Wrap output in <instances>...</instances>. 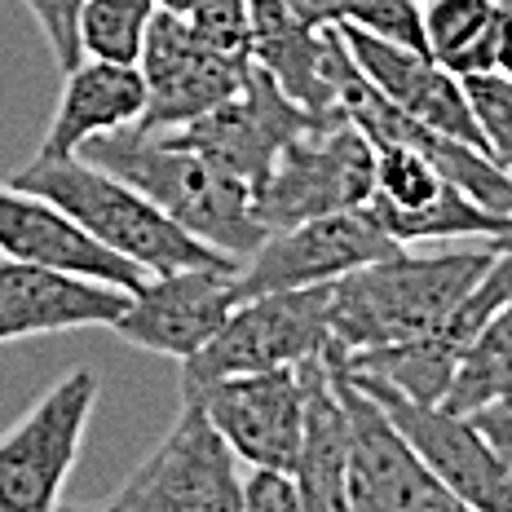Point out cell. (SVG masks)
<instances>
[{
	"label": "cell",
	"instance_id": "1",
	"mask_svg": "<svg viewBox=\"0 0 512 512\" xmlns=\"http://www.w3.org/2000/svg\"><path fill=\"white\" fill-rule=\"evenodd\" d=\"M495 252L499 243L437 256H411L398 248L393 256L340 274L327 283L332 340L345 354H362V349L437 332L446 314L460 305V296L477 283V274L495 261Z\"/></svg>",
	"mask_w": 512,
	"mask_h": 512
},
{
	"label": "cell",
	"instance_id": "2",
	"mask_svg": "<svg viewBox=\"0 0 512 512\" xmlns=\"http://www.w3.org/2000/svg\"><path fill=\"white\" fill-rule=\"evenodd\" d=\"M80 159L124 177L151 204L164 208L177 226H186L217 252L248 256L265 239V226L252 212L248 181L226 173L190 146L168 142L164 133H137V128L102 133L80 146Z\"/></svg>",
	"mask_w": 512,
	"mask_h": 512
},
{
	"label": "cell",
	"instance_id": "3",
	"mask_svg": "<svg viewBox=\"0 0 512 512\" xmlns=\"http://www.w3.org/2000/svg\"><path fill=\"white\" fill-rule=\"evenodd\" d=\"M14 186L36 190V195L53 199L62 212L80 221L84 230L111 252H120L124 261L142 265L146 274H168L186 270V265H217V261H243V256L217 252L212 243L195 239L186 226H177L159 204L142 195L137 186H128L124 177L106 173V168L89 164V159H49L14 173Z\"/></svg>",
	"mask_w": 512,
	"mask_h": 512
},
{
	"label": "cell",
	"instance_id": "4",
	"mask_svg": "<svg viewBox=\"0 0 512 512\" xmlns=\"http://www.w3.org/2000/svg\"><path fill=\"white\" fill-rule=\"evenodd\" d=\"M323 354L349 415V468H345L349 512H455L460 508V499L437 482L433 468L415 455V446L389 420V411L349 376L345 349L336 340H327Z\"/></svg>",
	"mask_w": 512,
	"mask_h": 512
},
{
	"label": "cell",
	"instance_id": "5",
	"mask_svg": "<svg viewBox=\"0 0 512 512\" xmlns=\"http://www.w3.org/2000/svg\"><path fill=\"white\" fill-rule=\"evenodd\" d=\"M376 190V146L358 124H318L292 137L252 190L256 221L270 230L296 226L327 212L367 208Z\"/></svg>",
	"mask_w": 512,
	"mask_h": 512
},
{
	"label": "cell",
	"instance_id": "6",
	"mask_svg": "<svg viewBox=\"0 0 512 512\" xmlns=\"http://www.w3.org/2000/svg\"><path fill=\"white\" fill-rule=\"evenodd\" d=\"M239 455L208 420L204 402L181 389V411L168 437L137 473L106 499L120 512H243Z\"/></svg>",
	"mask_w": 512,
	"mask_h": 512
},
{
	"label": "cell",
	"instance_id": "7",
	"mask_svg": "<svg viewBox=\"0 0 512 512\" xmlns=\"http://www.w3.org/2000/svg\"><path fill=\"white\" fill-rule=\"evenodd\" d=\"M98 398V371L76 367L14 429L0 433V512H49L62 504Z\"/></svg>",
	"mask_w": 512,
	"mask_h": 512
},
{
	"label": "cell",
	"instance_id": "8",
	"mask_svg": "<svg viewBox=\"0 0 512 512\" xmlns=\"http://www.w3.org/2000/svg\"><path fill=\"white\" fill-rule=\"evenodd\" d=\"M332 340L327 327V283L292 287V292H261L234 305V314L221 323V332L181 362V380L204 384L243 371L296 367L305 358H318Z\"/></svg>",
	"mask_w": 512,
	"mask_h": 512
},
{
	"label": "cell",
	"instance_id": "9",
	"mask_svg": "<svg viewBox=\"0 0 512 512\" xmlns=\"http://www.w3.org/2000/svg\"><path fill=\"white\" fill-rule=\"evenodd\" d=\"M402 243L380 226L371 208H345L327 217H309L296 226L270 230L243 256L239 301L261 292H292V287H318L367 261L393 256Z\"/></svg>",
	"mask_w": 512,
	"mask_h": 512
},
{
	"label": "cell",
	"instance_id": "10",
	"mask_svg": "<svg viewBox=\"0 0 512 512\" xmlns=\"http://www.w3.org/2000/svg\"><path fill=\"white\" fill-rule=\"evenodd\" d=\"M239 270L243 261H217L146 274L128 292V305L111 332L146 354H164L177 362L195 358L239 305Z\"/></svg>",
	"mask_w": 512,
	"mask_h": 512
},
{
	"label": "cell",
	"instance_id": "11",
	"mask_svg": "<svg viewBox=\"0 0 512 512\" xmlns=\"http://www.w3.org/2000/svg\"><path fill=\"white\" fill-rule=\"evenodd\" d=\"M349 367V362H345ZM362 389L389 411V420L407 433L424 464L437 473V482L460 499V508L473 512H512V468L499 460V451L482 437L468 415L446 411L442 402H415L407 393H398L393 384L376 376H362L349 367Z\"/></svg>",
	"mask_w": 512,
	"mask_h": 512
},
{
	"label": "cell",
	"instance_id": "12",
	"mask_svg": "<svg viewBox=\"0 0 512 512\" xmlns=\"http://www.w3.org/2000/svg\"><path fill=\"white\" fill-rule=\"evenodd\" d=\"M137 67L146 80V111L133 128L137 133H168V128H181L212 106L230 102L243 89L252 62H234L226 53L208 49L195 36L190 18L177 9H155Z\"/></svg>",
	"mask_w": 512,
	"mask_h": 512
},
{
	"label": "cell",
	"instance_id": "13",
	"mask_svg": "<svg viewBox=\"0 0 512 512\" xmlns=\"http://www.w3.org/2000/svg\"><path fill=\"white\" fill-rule=\"evenodd\" d=\"M309 128H318L314 115L301 102L287 98L270 71L252 62L248 76H243V89L230 102L212 106V111H204L199 120H190L181 128H168L164 137L208 155L212 164H221L226 173L243 177L256 190L283 146L292 137L309 133Z\"/></svg>",
	"mask_w": 512,
	"mask_h": 512
},
{
	"label": "cell",
	"instance_id": "14",
	"mask_svg": "<svg viewBox=\"0 0 512 512\" xmlns=\"http://www.w3.org/2000/svg\"><path fill=\"white\" fill-rule=\"evenodd\" d=\"M181 389L204 402L208 420L234 446L243 464H270L292 468L301 451V424H305V376L296 367L270 371H243V376H221Z\"/></svg>",
	"mask_w": 512,
	"mask_h": 512
},
{
	"label": "cell",
	"instance_id": "15",
	"mask_svg": "<svg viewBox=\"0 0 512 512\" xmlns=\"http://www.w3.org/2000/svg\"><path fill=\"white\" fill-rule=\"evenodd\" d=\"M336 27H340V36H345V49H349V58L358 62V71L376 84L393 106H402L415 120H424V124L442 128V133L460 137L468 146H477V151H486L477 111H473V102H468V89L455 71H446L442 62L424 49L393 45V40H380V36H371V31H358L345 23H336Z\"/></svg>",
	"mask_w": 512,
	"mask_h": 512
},
{
	"label": "cell",
	"instance_id": "16",
	"mask_svg": "<svg viewBox=\"0 0 512 512\" xmlns=\"http://www.w3.org/2000/svg\"><path fill=\"white\" fill-rule=\"evenodd\" d=\"M124 305L128 292L115 283L0 256V345L76 327H115Z\"/></svg>",
	"mask_w": 512,
	"mask_h": 512
},
{
	"label": "cell",
	"instance_id": "17",
	"mask_svg": "<svg viewBox=\"0 0 512 512\" xmlns=\"http://www.w3.org/2000/svg\"><path fill=\"white\" fill-rule=\"evenodd\" d=\"M0 256L102 279L124 287V292H133L146 279L142 265L124 261L120 252L98 243L71 212H62L53 199L36 195V190L14 186V181H0Z\"/></svg>",
	"mask_w": 512,
	"mask_h": 512
},
{
	"label": "cell",
	"instance_id": "18",
	"mask_svg": "<svg viewBox=\"0 0 512 512\" xmlns=\"http://www.w3.org/2000/svg\"><path fill=\"white\" fill-rule=\"evenodd\" d=\"M146 111V80L142 67L128 62H102V58H80L71 71H62V98L58 111L36 146V164L49 159H71L80 155L84 142L102 133H120L133 128Z\"/></svg>",
	"mask_w": 512,
	"mask_h": 512
},
{
	"label": "cell",
	"instance_id": "19",
	"mask_svg": "<svg viewBox=\"0 0 512 512\" xmlns=\"http://www.w3.org/2000/svg\"><path fill=\"white\" fill-rule=\"evenodd\" d=\"M305 376V424L296 451V482H301L305 512H349L345 468H349V415L336 393L327 354L301 362Z\"/></svg>",
	"mask_w": 512,
	"mask_h": 512
},
{
	"label": "cell",
	"instance_id": "20",
	"mask_svg": "<svg viewBox=\"0 0 512 512\" xmlns=\"http://www.w3.org/2000/svg\"><path fill=\"white\" fill-rule=\"evenodd\" d=\"M504 5L499 0H424V45L455 76L499 67Z\"/></svg>",
	"mask_w": 512,
	"mask_h": 512
},
{
	"label": "cell",
	"instance_id": "21",
	"mask_svg": "<svg viewBox=\"0 0 512 512\" xmlns=\"http://www.w3.org/2000/svg\"><path fill=\"white\" fill-rule=\"evenodd\" d=\"M460 354L464 349L451 336L429 332V336L393 340V345L380 349H362V354H345V362L362 376L393 384L415 402H442L455 380V367H460Z\"/></svg>",
	"mask_w": 512,
	"mask_h": 512
},
{
	"label": "cell",
	"instance_id": "22",
	"mask_svg": "<svg viewBox=\"0 0 512 512\" xmlns=\"http://www.w3.org/2000/svg\"><path fill=\"white\" fill-rule=\"evenodd\" d=\"M499 398H512V301L468 340L442 407L455 415H473Z\"/></svg>",
	"mask_w": 512,
	"mask_h": 512
},
{
	"label": "cell",
	"instance_id": "23",
	"mask_svg": "<svg viewBox=\"0 0 512 512\" xmlns=\"http://www.w3.org/2000/svg\"><path fill=\"white\" fill-rule=\"evenodd\" d=\"M155 9H159L155 0H84L80 5V53L84 58L137 67Z\"/></svg>",
	"mask_w": 512,
	"mask_h": 512
},
{
	"label": "cell",
	"instance_id": "24",
	"mask_svg": "<svg viewBox=\"0 0 512 512\" xmlns=\"http://www.w3.org/2000/svg\"><path fill=\"white\" fill-rule=\"evenodd\" d=\"M468 102L482 124L486 151L504 173H512V80L504 71H482V76H460Z\"/></svg>",
	"mask_w": 512,
	"mask_h": 512
},
{
	"label": "cell",
	"instance_id": "25",
	"mask_svg": "<svg viewBox=\"0 0 512 512\" xmlns=\"http://www.w3.org/2000/svg\"><path fill=\"white\" fill-rule=\"evenodd\" d=\"M340 23L429 53V45H424V0H345Z\"/></svg>",
	"mask_w": 512,
	"mask_h": 512
},
{
	"label": "cell",
	"instance_id": "26",
	"mask_svg": "<svg viewBox=\"0 0 512 512\" xmlns=\"http://www.w3.org/2000/svg\"><path fill=\"white\" fill-rule=\"evenodd\" d=\"M186 18L208 49L226 53L234 62H252V5L248 0H199Z\"/></svg>",
	"mask_w": 512,
	"mask_h": 512
},
{
	"label": "cell",
	"instance_id": "27",
	"mask_svg": "<svg viewBox=\"0 0 512 512\" xmlns=\"http://www.w3.org/2000/svg\"><path fill=\"white\" fill-rule=\"evenodd\" d=\"M23 5L31 9L36 27L45 31L53 62H58L62 71H71L84 58L80 53V5L84 0H23Z\"/></svg>",
	"mask_w": 512,
	"mask_h": 512
},
{
	"label": "cell",
	"instance_id": "28",
	"mask_svg": "<svg viewBox=\"0 0 512 512\" xmlns=\"http://www.w3.org/2000/svg\"><path fill=\"white\" fill-rule=\"evenodd\" d=\"M243 512H305L301 482L292 468L248 464L243 473Z\"/></svg>",
	"mask_w": 512,
	"mask_h": 512
},
{
	"label": "cell",
	"instance_id": "29",
	"mask_svg": "<svg viewBox=\"0 0 512 512\" xmlns=\"http://www.w3.org/2000/svg\"><path fill=\"white\" fill-rule=\"evenodd\" d=\"M468 420H473L477 429H482V437L499 451V460L512 468V398L490 402V407H482V411L468 415Z\"/></svg>",
	"mask_w": 512,
	"mask_h": 512
},
{
	"label": "cell",
	"instance_id": "30",
	"mask_svg": "<svg viewBox=\"0 0 512 512\" xmlns=\"http://www.w3.org/2000/svg\"><path fill=\"white\" fill-rule=\"evenodd\" d=\"M283 5H292L309 23H340L345 14V0H283Z\"/></svg>",
	"mask_w": 512,
	"mask_h": 512
},
{
	"label": "cell",
	"instance_id": "31",
	"mask_svg": "<svg viewBox=\"0 0 512 512\" xmlns=\"http://www.w3.org/2000/svg\"><path fill=\"white\" fill-rule=\"evenodd\" d=\"M499 5H504V40H499V67L495 71H504L512 80V0H499Z\"/></svg>",
	"mask_w": 512,
	"mask_h": 512
},
{
	"label": "cell",
	"instance_id": "32",
	"mask_svg": "<svg viewBox=\"0 0 512 512\" xmlns=\"http://www.w3.org/2000/svg\"><path fill=\"white\" fill-rule=\"evenodd\" d=\"M495 243H499V248H508V252H512V217H508V230H504V234H499V239H495Z\"/></svg>",
	"mask_w": 512,
	"mask_h": 512
}]
</instances>
